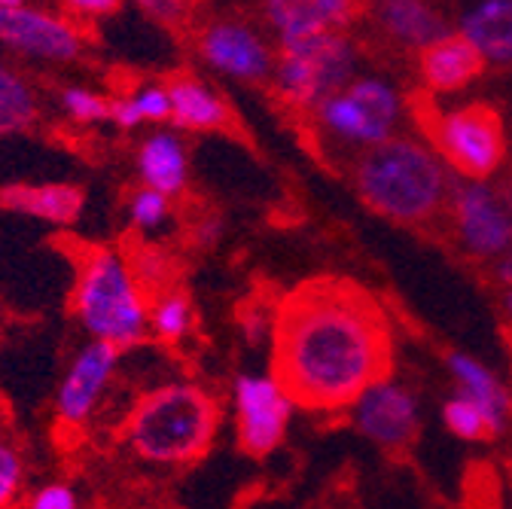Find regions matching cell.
<instances>
[{"label":"cell","mask_w":512,"mask_h":509,"mask_svg":"<svg viewBox=\"0 0 512 509\" xmlns=\"http://www.w3.org/2000/svg\"><path fill=\"white\" fill-rule=\"evenodd\" d=\"M150 330L162 342H180L192 330V302L180 290H162L150 302Z\"/></svg>","instance_id":"23"},{"label":"cell","mask_w":512,"mask_h":509,"mask_svg":"<svg viewBox=\"0 0 512 509\" xmlns=\"http://www.w3.org/2000/svg\"><path fill=\"white\" fill-rule=\"evenodd\" d=\"M354 74V43L342 31H327L305 43L278 49L275 89L296 107H320L342 92Z\"/></svg>","instance_id":"5"},{"label":"cell","mask_w":512,"mask_h":509,"mask_svg":"<svg viewBox=\"0 0 512 509\" xmlns=\"http://www.w3.org/2000/svg\"><path fill=\"white\" fill-rule=\"evenodd\" d=\"M442 418H445V427L452 430L458 439H470V442L491 439V427H488L482 409L470 397H464V394H458V397H452V400L445 403Z\"/></svg>","instance_id":"24"},{"label":"cell","mask_w":512,"mask_h":509,"mask_svg":"<svg viewBox=\"0 0 512 509\" xmlns=\"http://www.w3.org/2000/svg\"><path fill=\"white\" fill-rule=\"evenodd\" d=\"M171 217V199L156 193V189L141 186L138 193L128 199V223H132L138 232H153L159 226H165Z\"/></svg>","instance_id":"26"},{"label":"cell","mask_w":512,"mask_h":509,"mask_svg":"<svg viewBox=\"0 0 512 509\" xmlns=\"http://www.w3.org/2000/svg\"><path fill=\"white\" fill-rule=\"evenodd\" d=\"M199 55L208 65L241 83H263L275 74V52L263 34L238 19H214L199 31Z\"/></svg>","instance_id":"10"},{"label":"cell","mask_w":512,"mask_h":509,"mask_svg":"<svg viewBox=\"0 0 512 509\" xmlns=\"http://www.w3.org/2000/svg\"><path fill=\"white\" fill-rule=\"evenodd\" d=\"M503 308H506V314L512 317V290H506V293H503Z\"/></svg>","instance_id":"39"},{"label":"cell","mask_w":512,"mask_h":509,"mask_svg":"<svg viewBox=\"0 0 512 509\" xmlns=\"http://www.w3.org/2000/svg\"><path fill=\"white\" fill-rule=\"evenodd\" d=\"M458 34L494 65H512V0H482L461 13Z\"/></svg>","instance_id":"18"},{"label":"cell","mask_w":512,"mask_h":509,"mask_svg":"<svg viewBox=\"0 0 512 509\" xmlns=\"http://www.w3.org/2000/svg\"><path fill=\"white\" fill-rule=\"evenodd\" d=\"M220 235H223V220L211 214V217H202L196 226H192L189 241H192V247L208 250V247H214L220 241Z\"/></svg>","instance_id":"34"},{"label":"cell","mask_w":512,"mask_h":509,"mask_svg":"<svg viewBox=\"0 0 512 509\" xmlns=\"http://www.w3.org/2000/svg\"><path fill=\"white\" fill-rule=\"evenodd\" d=\"M220 427L217 400L189 381L147 391L125 418V442L141 461L159 467L192 464L208 455Z\"/></svg>","instance_id":"2"},{"label":"cell","mask_w":512,"mask_h":509,"mask_svg":"<svg viewBox=\"0 0 512 509\" xmlns=\"http://www.w3.org/2000/svg\"><path fill=\"white\" fill-rule=\"evenodd\" d=\"M28 509H80V497L68 482H49L31 494Z\"/></svg>","instance_id":"30"},{"label":"cell","mask_w":512,"mask_h":509,"mask_svg":"<svg viewBox=\"0 0 512 509\" xmlns=\"http://www.w3.org/2000/svg\"><path fill=\"white\" fill-rule=\"evenodd\" d=\"M0 46L49 65H68L86 49L80 22L68 13L28 4V0H0Z\"/></svg>","instance_id":"7"},{"label":"cell","mask_w":512,"mask_h":509,"mask_svg":"<svg viewBox=\"0 0 512 509\" xmlns=\"http://www.w3.org/2000/svg\"><path fill=\"white\" fill-rule=\"evenodd\" d=\"M141 122H168L171 119V98H168V86L162 83H144L135 89L132 95Z\"/></svg>","instance_id":"29"},{"label":"cell","mask_w":512,"mask_h":509,"mask_svg":"<svg viewBox=\"0 0 512 509\" xmlns=\"http://www.w3.org/2000/svg\"><path fill=\"white\" fill-rule=\"evenodd\" d=\"M128 263H132V272H135V278L141 281L144 290L168 284V278L174 272V260L168 257V253L156 250V247H141Z\"/></svg>","instance_id":"28"},{"label":"cell","mask_w":512,"mask_h":509,"mask_svg":"<svg viewBox=\"0 0 512 509\" xmlns=\"http://www.w3.org/2000/svg\"><path fill=\"white\" fill-rule=\"evenodd\" d=\"M110 122L119 125V129H125V132H132V129H138V125H144L141 116H138V107H135L132 95L110 101Z\"/></svg>","instance_id":"35"},{"label":"cell","mask_w":512,"mask_h":509,"mask_svg":"<svg viewBox=\"0 0 512 509\" xmlns=\"http://www.w3.org/2000/svg\"><path fill=\"white\" fill-rule=\"evenodd\" d=\"M238 449L250 458L272 455L290 424L293 400L284 394L272 372H247L232 385Z\"/></svg>","instance_id":"9"},{"label":"cell","mask_w":512,"mask_h":509,"mask_svg":"<svg viewBox=\"0 0 512 509\" xmlns=\"http://www.w3.org/2000/svg\"><path fill=\"white\" fill-rule=\"evenodd\" d=\"M171 125L177 132H217L229 122L226 101L199 77H177L168 83Z\"/></svg>","instance_id":"19"},{"label":"cell","mask_w":512,"mask_h":509,"mask_svg":"<svg viewBox=\"0 0 512 509\" xmlns=\"http://www.w3.org/2000/svg\"><path fill=\"white\" fill-rule=\"evenodd\" d=\"M360 199L397 223H424L445 202V168L418 141L391 138L360 156L354 168Z\"/></svg>","instance_id":"4"},{"label":"cell","mask_w":512,"mask_h":509,"mask_svg":"<svg viewBox=\"0 0 512 509\" xmlns=\"http://www.w3.org/2000/svg\"><path fill=\"white\" fill-rule=\"evenodd\" d=\"M272 375L293 406L345 409L391 378L394 336L381 302L351 278L320 275L272 311Z\"/></svg>","instance_id":"1"},{"label":"cell","mask_w":512,"mask_h":509,"mask_svg":"<svg viewBox=\"0 0 512 509\" xmlns=\"http://www.w3.org/2000/svg\"><path fill=\"white\" fill-rule=\"evenodd\" d=\"M40 119V98L34 86L7 61H0V138L31 132Z\"/></svg>","instance_id":"22"},{"label":"cell","mask_w":512,"mask_h":509,"mask_svg":"<svg viewBox=\"0 0 512 509\" xmlns=\"http://www.w3.org/2000/svg\"><path fill=\"white\" fill-rule=\"evenodd\" d=\"M497 278L506 284V290H512V247L503 253L500 263H497Z\"/></svg>","instance_id":"37"},{"label":"cell","mask_w":512,"mask_h":509,"mask_svg":"<svg viewBox=\"0 0 512 509\" xmlns=\"http://www.w3.org/2000/svg\"><path fill=\"white\" fill-rule=\"evenodd\" d=\"M482 71L485 58L458 31H448L442 40L421 52V77L430 92H458L470 86Z\"/></svg>","instance_id":"16"},{"label":"cell","mask_w":512,"mask_h":509,"mask_svg":"<svg viewBox=\"0 0 512 509\" xmlns=\"http://www.w3.org/2000/svg\"><path fill=\"white\" fill-rule=\"evenodd\" d=\"M122 4L119 0H74V4H64L61 13L74 16V22H89V19H104L119 13Z\"/></svg>","instance_id":"32"},{"label":"cell","mask_w":512,"mask_h":509,"mask_svg":"<svg viewBox=\"0 0 512 509\" xmlns=\"http://www.w3.org/2000/svg\"><path fill=\"white\" fill-rule=\"evenodd\" d=\"M71 308L92 342H107L119 351H128L147 339V290L135 278L128 257L113 247H89L83 253Z\"/></svg>","instance_id":"3"},{"label":"cell","mask_w":512,"mask_h":509,"mask_svg":"<svg viewBox=\"0 0 512 509\" xmlns=\"http://www.w3.org/2000/svg\"><path fill=\"white\" fill-rule=\"evenodd\" d=\"M448 369H452V375L458 378L461 394L470 397L482 409V415L491 427V439L500 436L506 427V418H509V406H512V397L500 385V378L488 366H482L479 360H473L470 354H461V351L448 354Z\"/></svg>","instance_id":"20"},{"label":"cell","mask_w":512,"mask_h":509,"mask_svg":"<svg viewBox=\"0 0 512 509\" xmlns=\"http://www.w3.org/2000/svg\"><path fill=\"white\" fill-rule=\"evenodd\" d=\"M354 418L363 436L388 452H400L418 436V400L394 378H381L360 394Z\"/></svg>","instance_id":"12"},{"label":"cell","mask_w":512,"mask_h":509,"mask_svg":"<svg viewBox=\"0 0 512 509\" xmlns=\"http://www.w3.org/2000/svg\"><path fill=\"white\" fill-rule=\"evenodd\" d=\"M497 196H500V202L506 205V211H509V217H512V180H506V183L497 186Z\"/></svg>","instance_id":"38"},{"label":"cell","mask_w":512,"mask_h":509,"mask_svg":"<svg viewBox=\"0 0 512 509\" xmlns=\"http://www.w3.org/2000/svg\"><path fill=\"white\" fill-rule=\"evenodd\" d=\"M119 360H122V351L107 342L89 339L77 351V357L71 360L68 372H64L61 385L55 391V418L64 427H83L95 415Z\"/></svg>","instance_id":"11"},{"label":"cell","mask_w":512,"mask_h":509,"mask_svg":"<svg viewBox=\"0 0 512 509\" xmlns=\"http://www.w3.org/2000/svg\"><path fill=\"white\" fill-rule=\"evenodd\" d=\"M61 110L68 119L80 125H98L110 122V98L86 89V86H68L61 92Z\"/></svg>","instance_id":"25"},{"label":"cell","mask_w":512,"mask_h":509,"mask_svg":"<svg viewBox=\"0 0 512 509\" xmlns=\"http://www.w3.org/2000/svg\"><path fill=\"white\" fill-rule=\"evenodd\" d=\"M464 509H503L500 506V494H497V479H494L491 470H488L485 479H470Z\"/></svg>","instance_id":"31"},{"label":"cell","mask_w":512,"mask_h":509,"mask_svg":"<svg viewBox=\"0 0 512 509\" xmlns=\"http://www.w3.org/2000/svg\"><path fill=\"white\" fill-rule=\"evenodd\" d=\"M25 482V461L13 442L0 439V509H10Z\"/></svg>","instance_id":"27"},{"label":"cell","mask_w":512,"mask_h":509,"mask_svg":"<svg viewBox=\"0 0 512 509\" xmlns=\"http://www.w3.org/2000/svg\"><path fill=\"white\" fill-rule=\"evenodd\" d=\"M317 119L348 144L378 147L391 141L400 119V95L381 80H354L317 107Z\"/></svg>","instance_id":"8"},{"label":"cell","mask_w":512,"mask_h":509,"mask_svg":"<svg viewBox=\"0 0 512 509\" xmlns=\"http://www.w3.org/2000/svg\"><path fill=\"white\" fill-rule=\"evenodd\" d=\"M241 336L247 345H260V342L272 339V314H266L260 308H247L241 314Z\"/></svg>","instance_id":"33"},{"label":"cell","mask_w":512,"mask_h":509,"mask_svg":"<svg viewBox=\"0 0 512 509\" xmlns=\"http://www.w3.org/2000/svg\"><path fill=\"white\" fill-rule=\"evenodd\" d=\"M186 4H174V0H147V4H141V13H147V19L153 22H177L183 16Z\"/></svg>","instance_id":"36"},{"label":"cell","mask_w":512,"mask_h":509,"mask_svg":"<svg viewBox=\"0 0 512 509\" xmlns=\"http://www.w3.org/2000/svg\"><path fill=\"white\" fill-rule=\"evenodd\" d=\"M424 129L442 162L473 183L491 177L506 156L503 119L491 104H464L448 113H433Z\"/></svg>","instance_id":"6"},{"label":"cell","mask_w":512,"mask_h":509,"mask_svg":"<svg viewBox=\"0 0 512 509\" xmlns=\"http://www.w3.org/2000/svg\"><path fill=\"white\" fill-rule=\"evenodd\" d=\"M86 208V193L77 183H7L0 186V211L31 217L49 226H71Z\"/></svg>","instance_id":"14"},{"label":"cell","mask_w":512,"mask_h":509,"mask_svg":"<svg viewBox=\"0 0 512 509\" xmlns=\"http://www.w3.org/2000/svg\"><path fill=\"white\" fill-rule=\"evenodd\" d=\"M455 223L461 244L473 257H503L512 247V217L497 189L485 183H461L455 189Z\"/></svg>","instance_id":"13"},{"label":"cell","mask_w":512,"mask_h":509,"mask_svg":"<svg viewBox=\"0 0 512 509\" xmlns=\"http://www.w3.org/2000/svg\"><path fill=\"white\" fill-rule=\"evenodd\" d=\"M138 174L147 189H156L168 199L180 196L189 177V156L183 138L171 129L150 132L138 147Z\"/></svg>","instance_id":"17"},{"label":"cell","mask_w":512,"mask_h":509,"mask_svg":"<svg viewBox=\"0 0 512 509\" xmlns=\"http://www.w3.org/2000/svg\"><path fill=\"white\" fill-rule=\"evenodd\" d=\"M360 4L348 0H272L266 4V19L278 34V46L305 43L327 31H339L342 25L354 22Z\"/></svg>","instance_id":"15"},{"label":"cell","mask_w":512,"mask_h":509,"mask_svg":"<svg viewBox=\"0 0 512 509\" xmlns=\"http://www.w3.org/2000/svg\"><path fill=\"white\" fill-rule=\"evenodd\" d=\"M375 16H378V25L394 40H400L403 46H415L421 52L448 34L442 13H436L430 4H421V0H391V4H378Z\"/></svg>","instance_id":"21"}]
</instances>
